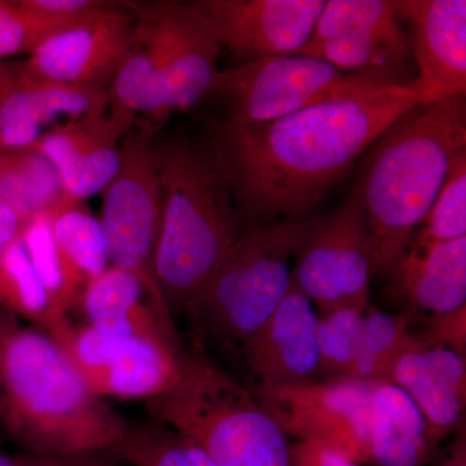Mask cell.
<instances>
[{
  "instance_id": "cell-1",
  "label": "cell",
  "mask_w": 466,
  "mask_h": 466,
  "mask_svg": "<svg viewBox=\"0 0 466 466\" xmlns=\"http://www.w3.org/2000/svg\"><path fill=\"white\" fill-rule=\"evenodd\" d=\"M422 104L416 81L329 101L262 124L226 119L211 149L231 187L242 229L305 219L401 115Z\"/></svg>"
},
{
  "instance_id": "cell-2",
  "label": "cell",
  "mask_w": 466,
  "mask_h": 466,
  "mask_svg": "<svg viewBox=\"0 0 466 466\" xmlns=\"http://www.w3.org/2000/svg\"><path fill=\"white\" fill-rule=\"evenodd\" d=\"M0 424L26 453L109 451L130 422L88 390L50 334L0 309Z\"/></svg>"
},
{
  "instance_id": "cell-3",
  "label": "cell",
  "mask_w": 466,
  "mask_h": 466,
  "mask_svg": "<svg viewBox=\"0 0 466 466\" xmlns=\"http://www.w3.org/2000/svg\"><path fill=\"white\" fill-rule=\"evenodd\" d=\"M368 149L354 191L370 225L373 276L389 275L466 152L465 97L417 104Z\"/></svg>"
},
{
  "instance_id": "cell-4",
  "label": "cell",
  "mask_w": 466,
  "mask_h": 466,
  "mask_svg": "<svg viewBox=\"0 0 466 466\" xmlns=\"http://www.w3.org/2000/svg\"><path fill=\"white\" fill-rule=\"evenodd\" d=\"M161 231L156 284L170 314L186 309L241 238L231 187L213 149L159 143Z\"/></svg>"
},
{
  "instance_id": "cell-5",
  "label": "cell",
  "mask_w": 466,
  "mask_h": 466,
  "mask_svg": "<svg viewBox=\"0 0 466 466\" xmlns=\"http://www.w3.org/2000/svg\"><path fill=\"white\" fill-rule=\"evenodd\" d=\"M144 406L217 466H290L291 444L274 416L201 348L186 351L173 388Z\"/></svg>"
},
{
  "instance_id": "cell-6",
  "label": "cell",
  "mask_w": 466,
  "mask_h": 466,
  "mask_svg": "<svg viewBox=\"0 0 466 466\" xmlns=\"http://www.w3.org/2000/svg\"><path fill=\"white\" fill-rule=\"evenodd\" d=\"M309 218L279 220L242 233L222 265L187 305L200 345L244 357L293 287L289 263Z\"/></svg>"
},
{
  "instance_id": "cell-7",
  "label": "cell",
  "mask_w": 466,
  "mask_h": 466,
  "mask_svg": "<svg viewBox=\"0 0 466 466\" xmlns=\"http://www.w3.org/2000/svg\"><path fill=\"white\" fill-rule=\"evenodd\" d=\"M398 84L383 76L342 72L323 58L287 54L218 73L211 94L225 101L228 121L262 124Z\"/></svg>"
},
{
  "instance_id": "cell-8",
  "label": "cell",
  "mask_w": 466,
  "mask_h": 466,
  "mask_svg": "<svg viewBox=\"0 0 466 466\" xmlns=\"http://www.w3.org/2000/svg\"><path fill=\"white\" fill-rule=\"evenodd\" d=\"M153 134L135 125L122 137L118 170L103 191L99 220L109 265L137 275L159 293L155 260L161 231L162 188L159 143Z\"/></svg>"
},
{
  "instance_id": "cell-9",
  "label": "cell",
  "mask_w": 466,
  "mask_h": 466,
  "mask_svg": "<svg viewBox=\"0 0 466 466\" xmlns=\"http://www.w3.org/2000/svg\"><path fill=\"white\" fill-rule=\"evenodd\" d=\"M48 334L101 400H153L170 390L182 372L186 350L165 339L101 332L72 319Z\"/></svg>"
},
{
  "instance_id": "cell-10",
  "label": "cell",
  "mask_w": 466,
  "mask_h": 466,
  "mask_svg": "<svg viewBox=\"0 0 466 466\" xmlns=\"http://www.w3.org/2000/svg\"><path fill=\"white\" fill-rule=\"evenodd\" d=\"M291 269L293 285L321 311L370 305L372 238L358 193L333 213L309 218Z\"/></svg>"
},
{
  "instance_id": "cell-11",
  "label": "cell",
  "mask_w": 466,
  "mask_h": 466,
  "mask_svg": "<svg viewBox=\"0 0 466 466\" xmlns=\"http://www.w3.org/2000/svg\"><path fill=\"white\" fill-rule=\"evenodd\" d=\"M375 381L333 377L297 385L257 386V397L288 437L314 441L359 465L370 462Z\"/></svg>"
},
{
  "instance_id": "cell-12",
  "label": "cell",
  "mask_w": 466,
  "mask_h": 466,
  "mask_svg": "<svg viewBox=\"0 0 466 466\" xmlns=\"http://www.w3.org/2000/svg\"><path fill=\"white\" fill-rule=\"evenodd\" d=\"M139 7L113 2L73 21L43 41L18 69L47 81L108 88L133 48Z\"/></svg>"
},
{
  "instance_id": "cell-13",
  "label": "cell",
  "mask_w": 466,
  "mask_h": 466,
  "mask_svg": "<svg viewBox=\"0 0 466 466\" xmlns=\"http://www.w3.org/2000/svg\"><path fill=\"white\" fill-rule=\"evenodd\" d=\"M220 47L244 63L297 54L308 45L324 0H196L189 3Z\"/></svg>"
},
{
  "instance_id": "cell-14",
  "label": "cell",
  "mask_w": 466,
  "mask_h": 466,
  "mask_svg": "<svg viewBox=\"0 0 466 466\" xmlns=\"http://www.w3.org/2000/svg\"><path fill=\"white\" fill-rule=\"evenodd\" d=\"M108 110V88L47 81L18 66H5L0 79V149L35 146L58 125Z\"/></svg>"
},
{
  "instance_id": "cell-15",
  "label": "cell",
  "mask_w": 466,
  "mask_h": 466,
  "mask_svg": "<svg viewBox=\"0 0 466 466\" xmlns=\"http://www.w3.org/2000/svg\"><path fill=\"white\" fill-rule=\"evenodd\" d=\"M394 5L398 17L410 26L422 104L465 97V0H397Z\"/></svg>"
},
{
  "instance_id": "cell-16",
  "label": "cell",
  "mask_w": 466,
  "mask_h": 466,
  "mask_svg": "<svg viewBox=\"0 0 466 466\" xmlns=\"http://www.w3.org/2000/svg\"><path fill=\"white\" fill-rule=\"evenodd\" d=\"M389 382L419 408L435 449L444 438L465 431L466 360L459 352L415 336L398 358Z\"/></svg>"
},
{
  "instance_id": "cell-17",
  "label": "cell",
  "mask_w": 466,
  "mask_h": 466,
  "mask_svg": "<svg viewBox=\"0 0 466 466\" xmlns=\"http://www.w3.org/2000/svg\"><path fill=\"white\" fill-rule=\"evenodd\" d=\"M318 321L314 303L293 285L242 357L258 386L318 380Z\"/></svg>"
},
{
  "instance_id": "cell-18",
  "label": "cell",
  "mask_w": 466,
  "mask_h": 466,
  "mask_svg": "<svg viewBox=\"0 0 466 466\" xmlns=\"http://www.w3.org/2000/svg\"><path fill=\"white\" fill-rule=\"evenodd\" d=\"M127 131L108 110L56 126L35 148L56 168L66 195L85 201L112 182L119 167V144Z\"/></svg>"
},
{
  "instance_id": "cell-19",
  "label": "cell",
  "mask_w": 466,
  "mask_h": 466,
  "mask_svg": "<svg viewBox=\"0 0 466 466\" xmlns=\"http://www.w3.org/2000/svg\"><path fill=\"white\" fill-rule=\"evenodd\" d=\"M167 46V2L140 5L133 48L108 87L109 112L127 128L137 124L139 116L149 118L147 128L155 133L162 125V72Z\"/></svg>"
},
{
  "instance_id": "cell-20",
  "label": "cell",
  "mask_w": 466,
  "mask_h": 466,
  "mask_svg": "<svg viewBox=\"0 0 466 466\" xmlns=\"http://www.w3.org/2000/svg\"><path fill=\"white\" fill-rule=\"evenodd\" d=\"M75 311L101 332L180 343L170 311L157 291L137 275L109 266L87 285Z\"/></svg>"
},
{
  "instance_id": "cell-21",
  "label": "cell",
  "mask_w": 466,
  "mask_h": 466,
  "mask_svg": "<svg viewBox=\"0 0 466 466\" xmlns=\"http://www.w3.org/2000/svg\"><path fill=\"white\" fill-rule=\"evenodd\" d=\"M168 46L162 72L161 124L207 97L218 73L220 46L189 3L167 2Z\"/></svg>"
},
{
  "instance_id": "cell-22",
  "label": "cell",
  "mask_w": 466,
  "mask_h": 466,
  "mask_svg": "<svg viewBox=\"0 0 466 466\" xmlns=\"http://www.w3.org/2000/svg\"><path fill=\"white\" fill-rule=\"evenodd\" d=\"M390 289L413 311L447 314L466 306V238H412L390 274Z\"/></svg>"
},
{
  "instance_id": "cell-23",
  "label": "cell",
  "mask_w": 466,
  "mask_h": 466,
  "mask_svg": "<svg viewBox=\"0 0 466 466\" xmlns=\"http://www.w3.org/2000/svg\"><path fill=\"white\" fill-rule=\"evenodd\" d=\"M437 449L412 400L390 382H377L372 394L370 462L377 466H429Z\"/></svg>"
},
{
  "instance_id": "cell-24",
  "label": "cell",
  "mask_w": 466,
  "mask_h": 466,
  "mask_svg": "<svg viewBox=\"0 0 466 466\" xmlns=\"http://www.w3.org/2000/svg\"><path fill=\"white\" fill-rule=\"evenodd\" d=\"M48 216L64 279L78 305L87 285L110 266L100 220L69 196Z\"/></svg>"
},
{
  "instance_id": "cell-25",
  "label": "cell",
  "mask_w": 466,
  "mask_h": 466,
  "mask_svg": "<svg viewBox=\"0 0 466 466\" xmlns=\"http://www.w3.org/2000/svg\"><path fill=\"white\" fill-rule=\"evenodd\" d=\"M297 54L323 58L342 72L383 76L400 84H412L408 64L412 46L406 30L397 33H358L328 41L309 43Z\"/></svg>"
},
{
  "instance_id": "cell-26",
  "label": "cell",
  "mask_w": 466,
  "mask_h": 466,
  "mask_svg": "<svg viewBox=\"0 0 466 466\" xmlns=\"http://www.w3.org/2000/svg\"><path fill=\"white\" fill-rule=\"evenodd\" d=\"M66 198L56 168L35 146L0 149V201L25 222L50 213Z\"/></svg>"
},
{
  "instance_id": "cell-27",
  "label": "cell",
  "mask_w": 466,
  "mask_h": 466,
  "mask_svg": "<svg viewBox=\"0 0 466 466\" xmlns=\"http://www.w3.org/2000/svg\"><path fill=\"white\" fill-rule=\"evenodd\" d=\"M0 309L46 333L69 320L46 290L20 238L0 256Z\"/></svg>"
},
{
  "instance_id": "cell-28",
  "label": "cell",
  "mask_w": 466,
  "mask_h": 466,
  "mask_svg": "<svg viewBox=\"0 0 466 466\" xmlns=\"http://www.w3.org/2000/svg\"><path fill=\"white\" fill-rule=\"evenodd\" d=\"M108 452L116 461L133 466H217L188 438L153 419L130 425Z\"/></svg>"
},
{
  "instance_id": "cell-29",
  "label": "cell",
  "mask_w": 466,
  "mask_h": 466,
  "mask_svg": "<svg viewBox=\"0 0 466 466\" xmlns=\"http://www.w3.org/2000/svg\"><path fill=\"white\" fill-rule=\"evenodd\" d=\"M415 336L410 319L386 314L368 305L359 333L352 379L389 382L392 368Z\"/></svg>"
},
{
  "instance_id": "cell-30",
  "label": "cell",
  "mask_w": 466,
  "mask_h": 466,
  "mask_svg": "<svg viewBox=\"0 0 466 466\" xmlns=\"http://www.w3.org/2000/svg\"><path fill=\"white\" fill-rule=\"evenodd\" d=\"M394 2L388 0H328L309 43L358 33L401 32ZM308 43V45H309Z\"/></svg>"
},
{
  "instance_id": "cell-31",
  "label": "cell",
  "mask_w": 466,
  "mask_h": 466,
  "mask_svg": "<svg viewBox=\"0 0 466 466\" xmlns=\"http://www.w3.org/2000/svg\"><path fill=\"white\" fill-rule=\"evenodd\" d=\"M364 308L346 306L321 311L318 321V380L351 376Z\"/></svg>"
},
{
  "instance_id": "cell-32",
  "label": "cell",
  "mask_w": 466,
  "mask_h": 466,
  "mask_svg": "<svg viewBox=\"0 0 466 466\" xmlns=\"http://www.w3.org/2000/svg\"><path fill=\"white\" fill-rule=\"evenodd\" d=\"M72 23L33 8L27 0H0V60L32 54L48 36Z\"/></svg>"
},
{
  "instance_id": "cell-33",
  "label": "cell",
  "mask_w": 466,
  "mask_h": 466,
  "mask_svg": "<svg viewBox=\"0 0 466 466\" xmlns=\"http://www.w3.org/2000/svg\"><path fill=\"white\" fill-rule=\"evenodd\" d=\"M466 238V152L451 168L440 195L412 238L443 242Z\"/></svg>"
},
{
  "instance_id": "cell-34",
  "label": "cell",
  "mask_w": 466,
  "mask_h": 466,
  "mask_svg": "<svg viewBox=\"0 0 466 466\" xmlns=\"http://www.w3.org/2000/svg\"><path fill=\"white\" fill-rule=\"evenodd\" d=\"M20 238L46 290L60 311L70 319V315L75 312L76 300L67 288L58 262L48 213L29 218L24 225Z\"/></svg>"
},
{
  "instance_id": "cell-35",
  "label": "cell",
  "mask_w": 466,
  "mask_h": 466,
  "mask_svg": "<svg viewBox=\"0 0 466 466\" xmlns=\"http://www.w3.org/2000/svg\"><path fill=\"white\" fill-rule=\"evenodd\" d=\"M420 339L431 345L453 350L465 357L466 306L447 314L429 315L425 337Z\"/></svg>"
},
{
  "instance_id": "cell-36",
  "label": "cell",
  "mask_w": 466,
  "mask_h": 466,
  "mask_svg": "<svg viewBox=\"0 0 466 466\" xmlns=\"http://www.w3.org/2000/svg\"><path fill=\"white\" fill-rule=\"evenodd\" d=\"M290 466H360L334 451L314 443L299 441L290 447Z\"/></svg>"
},
{
  "instance_id": "cell-37",
  "label": "cell",
  "mask_w": 466,
  "mask_h": 466,
  "mask_svg": "<svg viewBox=\"0 0 466 466\" xmlns=\"http://www.w3.org/2000/svg\"><path fill=\"white\" fill-rule=\"evenodd\" d=\"M24 466H116V460L108 451L78 455H34L23 453Z\"/></svg>"
},
{
  "instance_id": "cell-38",
  "label": "cell",
  "mask_w": 466,
  "mask_h": 466,
  "mask_svg": "<svg viewBox=\"0 0 466 466\" xmlns=\"http://www.w3.org/2000/svg\"><path fill=\"white\" fill-rule=\"evenodd\" d=\"M25 220L14 208L0 201V256L20 238Z\"/></svg>"
},
{
  "instance_id": "cell-39",
  "label": "cell",
  "mask_w": 466,
  "mask_h": 466,
  "mask_svg": "<svg viewBox=\"0 0 466 466\" xmlns=\"http://www.w3.org/2000/svg\"><path fill=\"white\" fill-rule=\"evenodd\" d=\"M431 466H466V434L461 431L444 450H438Z\"/></svg>"
},
{
  "instance_id": "cell-40",
  "label": "cell",
  "mask_w": 466,
  "mask_h": 466,
  "mask_svg": "<svg viewBox=\"0 0 466 466\" xmlns=\"http://www.w3.org/2000/svg\"><path fill=\"white\" fill-rule=\"evenodd\" d=\"M0 466H24V455H11L0 449Z\"/></svg>"
},
{
  "instance_id": "cell-41",
  "label": "cell",
  "mask_w": 466,
  "mask_h": 466,
  "mask_svg": "<svg viewBox=\"0 0 466 466\" xmlns=\"http://www.w3.org/2000/svg\"><path fill=\"white\" fill-rule=\"evenodd\" d=\"M3 72H5V66H0V79H2Z\"/></svg>"
}]
</instances>
